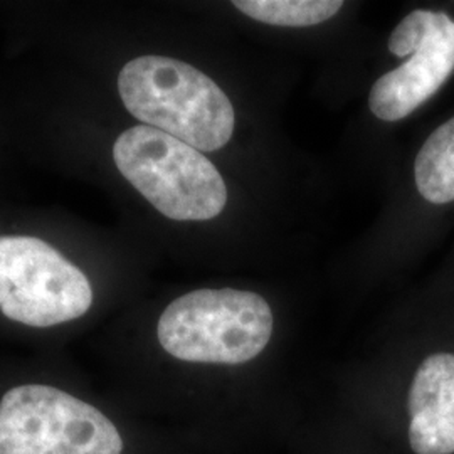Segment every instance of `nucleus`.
Segmentation results:
<instances>
[{
  "mask_svg": "<svg viewBox=\"0 0 454 454\" xmlns=\"http://www.w3.org/2000/svg\"><path fill=\"white\" fill-rule=\"evenodd\" d=\"M125 108L146 127L168 133L199 152H215L234 133L236 114L207 74L179 59L142 56L118 76Z\"/></svg>",
  "mask_w": 454,
  "mask_h": 454,
  "instance_id": "1",
  "label": "nucleus"
},
{
  "mask_svg": "<svg viewBox=\"0 0 454 454\" xmlns=\"http://www.w3.org/2000/svg\"><path fill=\"white\" fill-rule=\"evenodd\" d=\"M116 168L146 200L172 221H209L224 211L226 182L194 146L138 125L114 145Z\"/></svg>",
  "mask_w": 454,
  "mask_h": 454,
  "instance_id": "2",
  "label": "nucleus"
},
{
  "mask_svg": "<svg viewBox=\"0 0 454 454\" xmlns=\"http://www.w3.org/2000/svg\"><path fill=\"white\" fill-rule=\"evenodd\" d=\"M157 333L172 357L239 365L258 357L271 340L273 313L258 293L195 290L163 309Z\"/></svg>",
  "mask_w": 454,
  "mask_h": 454,
  "instance_id": "3",
  "label": "nucleus"
},
{
  "mask_svg": "<svg viewBox=\"0 0 454 454\" xmlns=\"http://www.w3.org/2000/svg\"><path fill=\"white\" fill-rule=\"evenodd\" d=\"M123 441L97 407L49 386H19L0 403V454H121Z\"/></svg>",
  "mask_w": 454,
  "mask_h": 454,
  "instance_id": "4",
  "label": "nucleus"
},
{
  "mask_svg": "<svg viewBox=\"0 0 454 454\" xmlns=\"http://www.w3.org/2000/svg\"><path fill=\"white\" fill-rule=\"evenodd\" d=\"M93 303L88 278L31 236L0 238V309L19 324L52 326L82 317Z\"/></svg>",
  "mask_w": 454,
  "mask_h": 454,
  "instance_id": "5",
  "label": "nucleus"
},
{
  "mask_svg": "<svg viewBox=\"0 0 454 454\" xmlns=\"http://www.w3.org/2000/svg\"><path fill=\"white\" fill-rule=\"evenodd\" d=\"M389 51L407 58L373 82L369 106L379 120L399 121L434 97L454 71V19L416 9L389 37Z\"/></svg>",
  "mask_w": 454,
  "mask_h": 454,
  "instance_id": "6",
  "label": "nucleus"
},
{
  "mask_svg": "<svg viewBox=\"0 0 454 454\" xmlns=\"http://www.w3.org/2000/svg\"><path fill=\"white\" fill-rule=\"evenodd\" d=\"M409 444L416 454L454 453V356L422 362L409 390Z\"/></svg>",
  "mask_w": 454,
  "mask_h": 454,
  "instance_id": "7",
  "label": "nucleus"
},
{
  "mask_svg": "<svg viewBox=\"0 0 454 454\" xmlns=\"http://www.w3.org/2000/svg\"><path fill=\"white\" fill-rule=\"evenodd\" d=\"M418 192L431 204L454 200V116L433 131L414 162Z\"/></svg>",
  "mask_w": 454,
  "mask_h": 454,
  "instance_id": "8",
  "label": "nucleus"
},
{
  "mask_svg": "<svg viewBox=\"0 0 454 454\" xmlns=\"http://www.w3.org/2000/svg\"><path fill=\"white\" fill-rule=\"evenodd\" d=\"M254 20L279 27H309L339 14V0H236L232 2Z\"/></svg>",
  "mask_w": 454,
  "mask_h": 454,
  "instance_id": "9",
  "label": "nucleus"
}]
</instances>
